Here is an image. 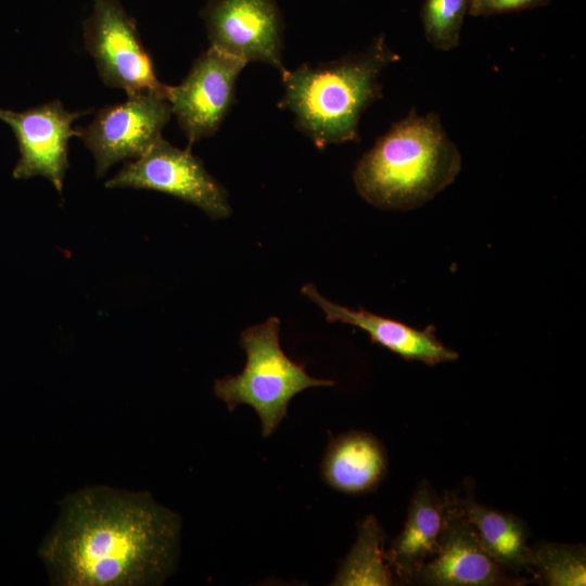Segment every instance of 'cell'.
Wrapping results in <instances>:
<instances>
[{
  "mask_svg": "<svg viewBox=\"0 0 586 586\" xmlns=\"http://www.w3.org/2000/svg\"><path fill=\"white\" fill-rule=\"evenodd\" d=\"M279 333L277 317L245 329L240 337L246 354L244 369L214 384L215 395L226 403L229 411L239 405H249L256 411L264 437L275 432L296 394L334 384L331 380L310 377L303 365L289 358L281 348Z\"/></svg>",
  "mask_w": 586,
  "mask_h": 586,
  "instance_id": "277c9868",
  "label": "cell"
},
{
  "mask_svg": "<svg viewBox=\"0 0 586 586\" xmlns=\"http://www.w3.org/2000/svg\"><path fill=\"white\" fill-rule=\"evenodd\" d=\"M211 46L281 73L282 23L273 0H209L202 10Z\"/></svg>",
  "mask_w": 586,
  "mask_h": 586,
  "instance_id": "9c48e42d",
  "label": "cell"
},
{
  "mask_svg": "<svg viewBox=\"0 0 586 586\" xmlns=\"http://www.w3.org/2000/svg\"><path fill=\"white\" fill-rule=\"evenodd\" d=\"M468 1V8H469V4L473 1V0H467Z\"/></svg>",
  "mask_w": 586,
  "mask_h": 586,
  "instance_id": "ffe728a7",
  "label": "cell"
},
{
  "mask_svg": "<svg viewBox=\"0 0 586 586\" xmlns=\"http://www.w3.org/2000/svg\"><path fill=\"white\" fill-rule=\"evenodd\" d=\"M179 531L178 515L150 494L85 488L64 498L39 555L52 584L154 585L175 565Z\"/></svg>",
  "mask_w": 586,
  "mask_h": 586,
  "instance_id": "6da1fadb",
  "label": "cell"
},
{
  "mask_svg": "<svg viewBox=\"0 0 586 586\" xmlns=\"http://www.w3.org/2000/svg\"><path fill=\"white\" fill-rule=\"evenodd\" d=\"M302 293L317 304L329 322H343L365 331L377 343L407 360L430 366L453 361L458 354L442 344L433 329L419 330L392 318L372 314L364 308L352 309L335 304L318 293L314 284L302 288Z\"/></svg>",
  "mask_w": 586,
  "mask_h": 586,
  "instance_id": "7c38bea8",
  "label": "cell"
},
{
  "mask_svg": "<svg viewBox=\"0 0 586 586\" xmlns=\"http://www.w3.org/2000/svg\"><path fill=\"white\" fill-rule=\"evenodd\" d=\"M101 109L78 137L91 151L95 171L102 176L115 163L138 158L161 138L173 114L168 99L154 92H138Z\"/></svg>",
  "mask_w": 586,
  "mask_h": 586,
  "instance_id": "52a82bcc",
  "label": "cell"
},
{
  "mask_svg": "<svg viewBox=\"0 0 586 586\" xmlns=\"http://www.w3.org/2000/svg\"><path fill=\"white\" fill-rule=\"evenodd\" d=\"M547 0H473L468 12L474 16L506 13L546 3Z\"/></svg>",
  "mask_w": 586,
  "mask_h": 586,
  "instance_id": "d6986e66",
  "label": "cell"
},
{
  "mask_svg": "<svg viewBox=\"0 0 586 586\" xmlns=\"http://www.w3.org/2000/svg\"><path fill=\"white\" fill-rule=\"evenodd\" d=\"M320 469L330 487L348 495H361L373 491L384 479L386 453L374 435L351 431L331 440Z\"/></svg>",
  "mask_w": 586,
  "mask_h": 586,
  "instance_id": "4fadbf2b",
  "label": "cell"
},
{
  "mask_svg": "<svg viewBox=\"0 0 586 586\" xmlns=\"http://www.w3.org/2000/svg\"><path fill=\"white\" fill-rule=\"evenodd\" d=\"M84 41L106 86L127 95L154 92L168 99L169 86L157 79L136 21L118 0H93V12L84 22Z\"/></svg>",
  "mask_w": 586,
  "mask_h": 586,
  "instance_id": "5b68a950",
  "label": "cell"
},
{
  "mask_svg": "<svg viewBox=\"0 0 586 586\" xmlns=\"http://www.w3.org/2000/svg\"><path fill=\"white\" fill-rule=\"evenodd\" d=\"M105 187L148 189L168 193L191 203L214 219L231 209L226 190L207 173L190 150H181L158 138L140 157L126 164Z\"/></svg>",
  "mask_w": 586,
  "mask_h": 586,
  "instance_id": "8992f818",
  "label": "cell"
},
{
  "mask_svg": "<svg viewBox=\"0 0 586 586\" xmlns=\"http://www.w3.org/2000/svg\"><path fill=\"white\" fill-rule=\"evenodd\" d=\"M415 575L435 586H491L507 581L462 513L445 520L437 551Z\"/></svg>",
  "mask_w": 586,
  "mask_h": 586,
  "instance_id": "8fae6325",
  "label": "cell"
},
{
  "mask_svg": "<svg viewBox=\"0 0 586 586\" xmlns=\"http://www.w3.org/2000/svg\"><path fill=\"white\" fill-rule=\"evenodd\" d=\"M467 12V0H424L421 17L426 40L443 51L456 48Z\"/></svg>",
  "mask_w": 586,
  "mask_h": 586,
  "instance_id": "ac0fdd59",
  "label": "cell"
},
{
  "mask_svg": "<svg viewBox=\"0 0 586 586\" xmlns=\"http://www.w3.org/2000/svg\"><path fill=\"white\" fill-rule=\"evenodd\" d=\"M461 170V154L434 113L411 111L360 158L354 182L382 209L409 211L432 200Z\"/></svg>",
  "mask_w": 586,
  "mask_h": 586,
  "instance_id": "7a4b0ae2",
  "label": "cell"
},
{
  "mask_svg": "<svg viewBox=\"0 0 586 586\" xmlns=\"http://www.w3.org/2000/svg\"><path fill=\"white\" fill-rule=\"evenodd\" d=\"M530 566L549 586L586 584L584 546L545 543L532 548Z\"/></svg>",
  "mask_w": 586,
  "mask_h": 586,
  "instance_id": "e0dca14e",
  "label": "cell"
},
{
  "mask_svg": "<svg viewBox=\"0 0 586 586\" xmlns=\"http://www.w3.org/2000/svg\"><path fill=\"white\" fill-rule=\"evenodd\" d=\"M246 62L209 47L180 85L169 87L168 101L189 144L214 135L227 115L237 78Z\"/></svg>",
  "mask_w": 586,
  "mask_h": 586,
  "instance_id": "ba28073f",
  "label": "cell"
},
{
  "mask_svg": "<svg viewBox=\"0 0 586 586\" xmlns=\"http://www.w3.org/2000/svg\"><path fill=\"white\" fill-rule=\"evenodd\" d=\"M383 531L373 515L358 524L355 544L342 562L331 585L387 586L393 584L391 566L383 550Z\"/></svg>",
  "mask_w": 586,
  "mask_h": 586,
  "instance_id": "2e32d148",
  "label": "cell"
},
{
  "mask_svg": "<svg viewBox=\"0 0 586 586\" xmlns=\"http://www.w3.org/2000/svg\"><path fill=\"white\" fill-rule=\"evenodd\" d=\"M398 58L381 36L364 52L284 69L281 106L295 115L297 127L319 148L353 141L362 112L381 97L382 69Z\"/></svg>",
  "mask_w": 586,
  "mask_h": 586,
  "instance_id": "3957f363",
  "label": "cell"
},
{
  "mask_svg": "<svg viewBox=\"0 0 586 586\" xmlns=\"http://www.w3.org/2000/svg\"><path fill=\"white\" fill-rule=\"evenodd\" d=\"M88 113L90 110L68 112L59 100L22 112L0 109V120L13 130L20 151L13 177L42 176L61 192L68 167V140L79 133L72 125Z\"/></svg>",
  "mask_w": 586,
  "mask_h": 586,
  "instance_id": "30bf717a",
  "label": "cell"
},
{
  "mask_svg": "<svg viewBox=\"0 0 586 586\" xmlns=\"http://www.w3.org/2000/svg\"><path fill=\"white\" fill-rule=\"evenodd\" d=\"M443 504L425 482L416 489L405 526L386 556L396 574L408 578L437 551L445 525Z\"/></svg>",
  "mask_w": 586,
  "mask_h": 586,
  "instance_id": "5bb4252c",
  "label": "cell"
},
{
  "mask_svg": "<svg viewBox=\"0 0 586 586\" xmlns=\"http://www.w3.org/2000/svg\"><path fill=\"white\" fill-rule=\"evenodd\" d=\"M462 514L475 528L485 551L501 568L530 566L532 548L526 545V527L519 518L469 500L463 504Z\"/></svg>",
  "mask_w": 586,
  "mask_h": 586,
  "instance_id": "9a60e30c",
  "label": "cell"
}]
</instances>
